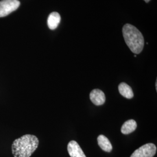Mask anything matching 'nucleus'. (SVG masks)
Masks as SVG:
<instances>
[{"label":"nucleus","instance_id":"obj_12","mask_svg":"<svg viewBox=\"0 0 157 157\" xmlns=\"http://www.w3.org/2000/svg\"><path fill=\"white\" fill-rule=\"evenodd\" d=\"M155 87H156V90H157V81H156V83H155Z\"/></svg>","mask_w":157,"mask_h":157},{"label":"nucleus","instance_id":"obj_7","mask_svg":"<svg viewBox=\"0 0 157 157\" xmlns=\"http://www.w3.org/2000/svg\"><path fill=\"white\" fill-rule=\"evenodd\" d=\"M118 90L119 93L126 98L132 99L134 96V94L131 87L126 83L122 82L119 84Z\"/></svg>","mask_w":157,"mask_h":157},{"label":"nucleus","instance_id":"obj_2","mask_svg":"<svg viewBox=\"0 0 157 157\" xmlns=\"http://www.w3.org/2000/svg\"><path fill=\"white\" fill-rule=\"evenodd\" d=\"M122 32L126 44L130 50L136 54H140L144 45V40L143 34L135 26L130 24H126Z\"/></svg>","mask_w":157,"mask_h":157},{"label":"nucleus","instance_id":"obj_5","mask_svg":"<svg viewBox=\"0 0 157 157\" xmlns=\"http://www.w3.org/2000/svg\"><path fill=\"white\" fill-rule=\"evenodd\" d=\"M90 99L95 105H102L105 102V95L102 90L94 89L90 92Z\"/></svg>","mask_w":157,"mask_h":157},{"label":"nucleus","instance_id":"obj_9","mask_svg":"<svg viewBox=\"0 0 157 157\" xmlns=\"http://www.w3.org/2000/svg\"><path fill=\"white\" fill-rule=\"evenodd\" d=\"M97 141L99 146L104 151L109 152L112 150V146L107 137L104 135H99L97 137Z\"/></svg>","mask_w":157,"mask_h":157},{"label":"nucleus","instance_id":"obj_3","mask_svg":"<svg viewBox=\"0 0 157 157\" xmlns=\"http://www.w3.org/2000/svg\"><path fill=\"white\" fill-rule=\"evenodd\" d=\"M20 6L18 0H2L0 1V17H6L16 11Z\"/></svg>","mask_w":157,"mask_h":157},{"label":"nucleus","instance_id":"obj_4","mask_svg":"<svg viewBox=\"0 0 157 157\" xmlns=\"http://www.w3.org/2000/svg\"><path fill=\"white\" fill-rule=\"evenodd\" d=\"M157 152V147L152 143H147L136 150L130 157H153Z\"/></svg>","mask_w":157,"mask_h":157},{"label":"nucleus","instance_id":"obj_1","mask_svg":"<svg viewBox=\"0 0 157 157\" xmlns=\"http://www.w3.org/2000/svg\"><path fill=\"white\" fill-rule=\"evenodd\" d=\"M39 141L34 135H25L13 142L12 151L15 157H30L37 148Z\"/></svg>","mask_w":157,"mask_h":157},{"label":"nucleus","instance_id":"obj_6","mask_svg":"<svg viewBox=\"0 0 157 157\" xmlns=\"http://www.w3.org/2000/svg\"><path fill=\"white\" fill-rule=\"evenodd\" d=\"M67 151L71 157H86L76 141H71L67 145Z\"/></svg>","mask_w":157,"mask_h":157},{"label":"nucleus","instance_id":"obj_10","mask_svg":"<svg viewBox=\"0 0 157 157\" xmlns=\"http://www.w3.org/2000/svg\"><path fill=\"white\" fill-rule=\"evenodd\" d=\"M137 128V123L133 119L126 121L121 128V132L124 135H129L133 132Z\"/></svg>","mask_w":157,"mask_h":157},{"label":"nucleus","instance_id":"obj_8","mask_svg":"<svg viewBox=\"0 0 157 157\" xmlns=\"http://www.w3.org/2000/svg\"><path fill=\"white\" fill-rule=\"evenodd\" d=\"M61 21V17L59 14L56 12H53L51 13L48 16L47 19V25L48 28L51 30H54L58 27Z\"/></svg>","mask_w":157,"mask_h":157},{"label":"nucleus","instance_id":"obj_11","mask_svg":"<svg viewBox=\"0 0 157 157\" xmlns=\"http://www.w3.org/2000/svg\"><path fill=\"white\" fill-rule=\"evenodd\" d=\"M144 1L146 2H148L150 0H144Z\"/></svg>","mask_w":157,"mask_h":157}]
</instances>
